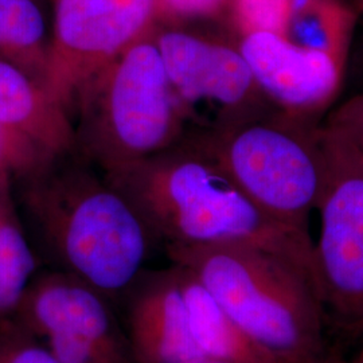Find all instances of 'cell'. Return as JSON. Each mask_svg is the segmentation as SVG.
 <instances>
[{"mask_svg": "<svg viewBox=\"0 0 363 363\" xmlns=\"http://www.w3.org/2000/svg\"><path fill=\"white\" fill-rule=\"evenodd\" d=\"M105 178L166 250L220 244L256 247L311 280L310 233L256 205L198 133Z\"/></svg>", "mask_w": 363, "mask_h": 363, "instance_id": "6da1fadb", "label": "cell"}, {"mask_svg": "<svg viewBox=\"0 0 363 363\" xmlns=\"http://www.w3.org/2000/svg\"><path fill=\"white\" fill-rule=\"evenodd\" d=\"M21 181L23 210L50 269L123 298L154 244L130 202L76 150Z\"/></svg>", "mask_w": 363, "mask_h": 363, "instance_id": "7a4b0ae2", "label": "cell"}, {"mask_svg": "<svg viewBox=\"0 0 363 363\" xmlns=\"http://www.w3.org/2000/svg\"><path fill=\"white\" fill-rule=\"evenodd\" d=\"M194 273L249 337L281 363H335L327 352V316L311 280L256 247L220 244L166 250Z\"/></svg>", "mask_w": 363, "mask_h": 363, "instance_id": "3957f363", "label": "cell"}, {"mask_svg": "<svg viewBox=\"0 0 363 363\" xmlns=\"http://www.w3.org/2000/svg\"><path fill=\"white\" fill-rule=\"evenodd\" d=\"M70 117L76 151L104 175L179 142L186 121L154 34L89 78L74 99Z\"/></svg>", "mask_w": 363, "mask_h": 363, "instance_id": "277c9868", "label": "cell"}, {"mask_svg": "<svg viewBox=\"0 0 363 363\" xmlns=\"http://www.w3.org/2000/svg\"><path fill=\"white\" fill-rule=\"evenodd\" d=\"M320 124L269 109L198 135L256 205L308 232L327 178Z\"/></svg>", "mask_w": 363, "mask_h": 363, "instance_id": "5b68a950", "label": "cell"}, {"mask_svg": "<svg viewBox=\"0 0 363 363\" xmlns=\"http://www.w3.org/2000/svg\"><path fill=\"white\" fill-rule=\"evenodd\" d=\"M327 178L318 208L322 228L312 244L311 281L327 322L363 337V157L328 120L320 124Z\"/></svg>", "mask_w": 363, "mask_h": 363, "instance_id": "8992f818", "label": "cell"}, {"mask_svg": "<svg viewBox=\"0 0 363 363\" xmlns=\"http://www.w3.org/2000/svg\"><path fill=\"white\" fill-rule=\"evenodd\" d=\"M10 320L60 363H135L113 300L74 274L37 273Z\"/></svg>", "mask_w": 363, "mask_h": 363, "instance_id": "52a82bcc", "label": "cell"}, {"mask_svg": "<svg viewBox=\"0 0 363 363\" xmlns=\"http://www.w3.org/2000/svg\"><path fill=\"white\" fill-rule=\"evenodd\" d=\"M155 21V0H54L45 91L70 115L85 82L152 35Z\"/></svg>", "mask_w": 363, "mask_h": 363, "instance_id": "ba28073f", "label": "cell"}, {"mask_svg": "<svg viewBox=\"0 0 363 363\" xmlns=\"http://www.w3.org/2000/svg\"><path fill=\"white\" fill-rule=\"evenodd\" d=\"M154 39L184 121L208 108L216 113L211 130H217L274 109L237 45L177 28L154 33Z\"/></svg>", "mask_w": 363, "mask_h": 363, "instance_id": "9c48e42d", "label": "cell"}, {"mask_svg": "<svg viewBox=\"0 0 363 363\" xmlns=\"http://www.w3.org/2000/svg\"><path fill=\"white\" fill-rule=\"evenodd\" d=\"M237 48L259 91L286 116L320 124L342 94L346 62L333 52L267 31L240 35Z\"/></svg>", "mask_w": 363, "mask_h": 363, "instance_id": "30bf717a", "label": "cell"}, {"mask_svg": "<svg viewBox=\"0 0 363 363\" xmlns=\"http://www.w3.org/2000/svg\"><path fill=\"white\" fill-rule=\"evenodd\" d=\"M123 298H127L124 328L135 363H189L202 357L174 265L140 273Z\"/></svg>", "mask_w": 363, "mask_h": 363, "instance_id": "8fae6325", "label": "cell"}, {"mask_svg": "<svg viewBox=\"0 0 363 363\" xmlns=\"http://www.w3.org/2000/svg\"><path fill=\"white\" fill-rule=\"evenodd\" d=\"M0 124L25 135L52 157L76 150L70 115L37 81L1 58Z\"/></svg>", "mask_w": 363, "mask_h": 363, "instance_id": "7c38bea8", "label": "cell"}, {"mask_svg": "<svg viewBox=\"0 0 363 363\" xmlns=\"http://www.w3.org/2000/svg\"><path fill=\"white\" fill-rule=\"evenodd\" d=\"M195 345L202 357L230 363H281L259 346L187 268L172 264Z\"/></svg>", "mask_w": 363, "mask_h": 363, "instance_id": "4fadbf2b", "label": "cell"}, {"mask_svg": "<svg viewBox=\"0 0 363 363\" xmlns=\"http://www.w3.org/2000/svg\"><path fill=\"white\" fill-rule=\"evenodd\" d=\"M50 39L34 0H0V58L43 86Z\"/></svg>", "mask_w": 363, "mask_h": 363, "instance_id": "5bb4252c", "label": "cell"}, {"mask_svg": "<svg viewBox=\"0 0 363 363\" xmlns=\"http://www.w3.org/2000/svg\"><path fill=\"white\" fill-rule=\"evenodd\" d=\"M38 273V259L16 217L9 191H0V322L9 320Z\"/></svg>", "mask_w": 363, "mask_h": 363, "instance_id": "9a60e30c", "label": "cell"}, {"mask_svg": "<svg viewBox=\"0 0 363 363\" xmlns=\"http://www.w3.org/2000/svg\"><path fill=\"white\" fill-rule=\"evenodd\" d=\"M298 0H232L229 10L240 35L267 31L284 35Z\"/></svg>", "mask_w": 363, "mask_h": 363, "instance_id": "2e32d148", "label": "cell"}, {"mask_svg": "<svg viewBox=\"0 0 363 363\" xmlns=\"http://www.w3.org/2000/svg\"><path fill=\"white\" fill-rule=\"evenodd\" d=\"M50 157L25 135L0 124V191H10L13 179L33 174Z\"/></svg>", "mask_w": 363, "mask_h": 363, "instance_id": "e0dca14e", "label": "cell"}, {"mask_svg": "<svg viewBox=\"0 0 363 363\" xmlns=\"http://www.w3.org/2000/svg\"><path fill=\"white\" fill-rule=\"evenodd\" d=\"M0 363H60L35 337L9 320L0 322Z\"/></svg>", "mask_w": 363, "mask_h": 363, "instance_id": "ac0fdd59", "label": "cell"}, {"mask_svg": "<svg viewBox=\"0 0 363 363\" xmlns=\"http://www.w3.org/2000/svg\"><path fill=\"white\" fill-rule=\"evenodd\" d=\"M232 0H155L156 19L194 21L213 18L229 9Z\"/></svg>", "mask_w": 363, "mask_h": 363, "instance_id": "d6986e66", "label": "cell"}, {"mask_svg": "<svg viewBox=\"0 0 363 363\" xmlns=\"http://www.w3.org/2000/svg\"><path fill=\"white\" fill-rule=\"evenodd\" d=\"M325 120L343 130L363 157V94L346 96Z\"/></svg>", "mask_w": 363, "mask_h": 363, "instance_id": "ffe728a7", "label": "cell"}, {"mask_svg": "<svg viewBox=\"0 0 363 363\" xmlns=\"http://www.w3.org/2000/svg\"><path fill=\"white\" fill-rule=\"evenodd\" d=\"M346 82L349 85L346 96L363 94V13L357 18L351 35L345 72Z\"/></svg>", "mask_w": 363, "mask_h": 363, "instance_id": "44dd1931", "label": "cell"}, {"mask_svg": "<svg viewBox=\"0 0 363 363\" xmlns=\"http://www.w3.org/2000/svg\"><path fill=\"white\" fill-rule=\"evenodd\" d=\"M337 1L354 13L357 18L363 13V0H337Z\"/></svg>", "mask_w": 363, "mask_h": 363, "instance_id": "7402d4cb", "label": "cell"}, {"mask_svg": "<svg viewBox=\"0 0 363 363\" xmlns=\"http://www.w3.org/2000/svg\"><path fill=\"white\" fill-rule=\"evenodd\" d=\"M335 363H363V342L362 345L359 346V349L357 350V352L351 358L346 359V361H340V362Z\"/></svg>", "mask_w": 363, "mask_h": 363, "instance_id": "603a6c76", "label": "cell"}, {"mask_svg": "<svg viewBox=\"0 0 363 363\" xmlns=\"http://www.w3.org/2000/svg\"><path fill=\"white\" fill-rule=\"evenodd\" d=\"M189 363H230L225 362V361H218V359H211V358H206V357H201V358H196L194 361Z\"/></svg>", "mask_w": 363, "mask_h": 363, "instance_id": "cb8c5ba5", "label": "cell"}]
</instances>
